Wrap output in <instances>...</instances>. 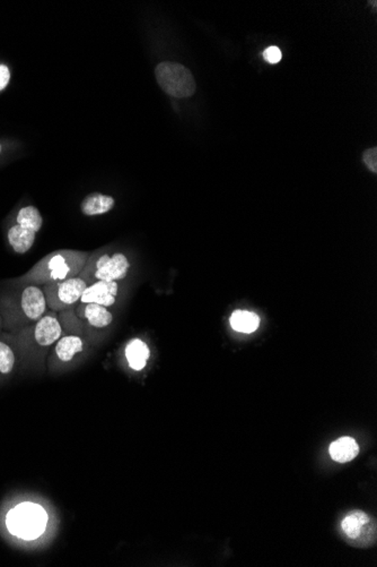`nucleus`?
I'll return each instance as SVG.
<instances>
[{
	"label": "nucleus",
	"mask_w": 377,
	"mask_h": 567,
	"mask_svg": "<svg viewBox=\"0 0 377 567\" xmlns=\"http://www.w3.org/2000/svg\"><path fill=\"white\" fill-rule=\"evenodd\" d=\"M342 529L344 536L358 545H367L376 534L372 519L361 511L350 512L342 520Z\"/></svg>",
	"instance_id": "nucleus-7"
},
{
	"label": "nucleus",
	"mask_w": 377,
	"mask_h": 567,
	"mask_svg": "<svg viewBox=\"0 0 377 567\" xmlns=\"http://www.w3.org/2000/svg\"><path fill=\"white\" fill-rule=\"evenodd\" d=\"M86 288L87 283L81 277H75L60 282L43 285V292L47 305L59 312L79 302Z\"/></svg>",
	"instance_id": "nucleus-5"
},
{
	"label": "nucleus",
	"mask_w": 377,
	"mask_h": 567,
	"mask_svg": "<svg viewBox=\"0 0 377 567\" xmlns=\"http://www.w3.org/2000/svg\"><path fill=\"white\" fill-rule=\"evenodd\" d=\"M230 321L234 330L247 334L257 331L260 325L259 316L247 310H236L230 316Z\"/></svg>",
	"instance_id": "nucleus-15"
},
{
	"label": "nucleus",
	"mask_w": 377,
	"mask_h": 567,
	"mask_svg": "<svg viewBox=\"0 0 377 567\" xmlns=\"http://www.w3.org/2000/svg\"><path fill=\"white\" fill-rule=\"evenodd\" d=\"M42 224H43V219L36 207H23L17 214V224L26 229L38 232L41 229Z\"/></svg>",
	"instance_id": "nucleus-17"
},
{
	"label": "nucleus",
	"mask_w": 377,
	"mask_h": 567,
	"mask_svg": "<svg viewBox=\"0 0 377 567\" xmlns=\"http://www.w3.org/2000/svg\"><path fill=\"white\" fill-rule=\"evenodd\" d=\"M157 83L164 92L174 98H188L196 92L197 84L191 72L178 62H164L155 68Z\"/></svg>",
	"instance_id": "nucleus-4"
},
{
	"label": "nucleus",
	"mask_w": 377,
	"mask_h": 567,
	"mask_svg": "<svg viewBox=\"0 0 377 567\" xmlns=\"http://www.w3.org/2000/svg\"><path fill=\"white\" fill-rule=\"evenodd\" d=\"M130 264L123 254H116L113 256L101 255L97 258H87L86 264L78 277L87 283V285L99 282V281H119L127 277Z\"/></svg>",
	"instance_id": "nucleus-3"
},
{
	"label": "nucleus",
	"mask_w": 377,
	"mask_h": 567,
	"mask_svg": "<svg viewBox=\"0 0 377 567\" xmlns=\"http://www.w3.org/2000/svg\"><path fill=\"white\" fill-rule=\"evenodd\" d=\"M20 289L11 292L9 305L14 306L28 321H39L47 312V300H45L43 289L39 285H21ZM17 312V313H18Z\"/></svg>",
	"instance_id": "nucleus-6"
},
{
	"label": "nucleus",
	"mask_w": 377,
	"mask_h": 567,
	"mask_svg": "<svg viewBox=\"0 0 377 567\" xmlns=\"http://www.w3.org/2000/svg\"><path fill=\"white\" fill-rule=\"evenodd\" d=\"M0 153H1V145H0Z\"/></svg>",
	"instance_id": "nucleus-22"
},
{
	"label": "nucleus",
	"mask_w": 377,
	"mask_h": 567,
	"mask_svg": "<svg viewBox=\"0 0 377 567\" xmlns=\"http://www.w3.org/2000/svg\"><path fill=\"white\" fill-rule=\"evenodd\" d=\"M47 514L39 504L26 503L15 506L7 513L6 525L13 536L24 540L39 538L45 531Z\"/></svg>",
	"instance_id": "nucleus-2"
},
{
	"label": "nucleus",
	"mask_w": 377,
	"mask_h": 567,
	"mask_svg": "<svg viewBox=\"0 0 377 567\" xmlns=\"http://www.w3.org/2000/svg\"><path fill=\"white\" fill-rule=\"evenodd\" d=\"M264 58L270 64H278L283 58V53L279 48L272 45L264 50Z\"/></svg>",
	"instance_id": "nucleus-20"
},
{
	"label": "nucleus",
	"mask_w": 377,
	"mask_h": 567,
	"mask_svg": "<svg viewBox=\"0 0 377 567\" xmlns=\"http://www.w3.org/2000/svg\"><path fill=\"white\" fill-rule=\"evenodd\" d=\"M89 254L76 251H58L42 258L18 279L20 285H43L78 277L86 264Z\"/></svg>",
	"instance_id": "nucleus-1"
},
{
	"label": "nucleus",
	"mask_w": 377,
	"mask_h": 567,
	"mask_svg": "<svg viewBox=\"0 0 377 567\" xmlns=\"http://www.w3.org/2000/svg\"><path fill=\"white\" fill-rule=\"evenodd\" d=\"M329 453H330L333 461L347 463V462L352 461L358 456L359 446L355 439L351 437H342V439L333 441L329 448Z\"/></svg>",
	"instance_id": "nucleus-11"
},
{
	"label": "nucleus",
	"mask_w": 377,
	"mask_h": 567,
	"mask_svg": "<svg viewBox=\"0 0 377 567\" xmlns=\"http://www.w3.org/2000/svg\"><path fill=\"white\" fill-rule=\"evenodd\" d=\"M83 340L78 336H70L60 338L56 346L57 357L67 363L75 357L76 353L83 351Z\"/></svg>",
	"instance_id": "nucleus-16"
},
{
	"label": "nucleus",
	"mask_w": 377,
	"mask_h": 567,
	"mask_svg": "<svg viewBox=\"0 0 377 567\" xmlns=\"http://www.w3.org/2000/svg\"><path fill=\"white\" fill-rule=\"evenodd\" d=\"M364 163L369 170L376 174L377 172V148H368L363 155Z\"/></svg>",
	"instance_id": "nucleus-19"
},
{
	"label": "nucleus",
	"mask_w": 377,
	"mask_h": 567,
	"mask_svg": "<svg viewBox=\"0 0 377 567\" xmlns=\"http://www.w3.org/2000/svg\"><path fill=\"white\" fill-rule=\"evenodd\" d=\"M35 235L36 232L16 224L9 230V241L17 254H26L33 246Z\"/></svg>",
	"instance_id": "nucleus-12"
},
{
	"label": "nucleus",
	"mask_w": 377,
	"mask_h": 567,
	"mask_svg": "<svg viewBox=\"0 0 377 567\" xmlns=\"http://www.w3.org/2000/svg\"><path fill=\"white\" fill-rule=\"evenodd\" d=\"M119 287L116 281H99L93 285H87V288L81 294V304H97V305L110 307L114 305L116 297L118 296Z\"/></svg>",
	"instance_id": "nucleus-8"
},
{
	"label": "nucleus",
	"mask_w": 377,
	"mask_h": 567,
	"mask_svg": "<svg viewBox=\"0 0 377 567\" xmlns=\"http://www.w3.org/2000/svg\"><path fill=\"white\" fill-rule=\"evenodd\" d=\"M150 355L147 344L139 338L133 340L130 343L128 344L127 349H125V356H127L129 366L135 370H142L146 367Z\"/></svg>",
	"instance_id": "nucleus-14"
},
{
	"label": "nucleus",
	"mask_w": 377,
	"mask_h": 567,
	"mask_svg": "<svg viewBox=\"0 0 377 567\" xmlns=\"http://www.w3.org/2000/svg\"><path fill=\"white\" fill-rule=\"evenodd\" d=\"M114 203L116 202L111 196L100 193L89 194L81 202V213L87 216H100L111 211Z\"/></svg>",
	"instance_id": "nucleus-10"
},
{
	"label": "nucleus",
	"mask_w": 377,
	"mask_h": 567,
	"mask_svg": "<svg viewBox=\"0 0 377 567\" xmlns=\"http://www.w3.org/2000/svg\"><path fill=\"white\" fill-rule=\"evenodd\" d=\"M15 365L14 352L4 342H0V374L9 375Z\"/></svg>",
	"instance_id": "nucleus-18"
},
{
	"label": "nucleus",
	"mask_w": 377,
	"mask_h": 567,
	"mask_svg": "<svg viewBox=\"0 0 377 567\" xmlns=\"http://www.w3.org/2000/svg\"><path fill=\"white\" fill-rule=\"evenodd\" d=\"M81 312H83V316L89 324L96 329L108 326L113 321L112 314L106 307L97 304H81Z\"/></svg>",
	"instance_id": "nucleus-13"
},
{
	"label": "nucleus",
	"mask_w": 377,
	"mask_h": 567,
	"mask_svg": "<svg viewBox=\"0 0 377 567\" xmlns=\"http://www.w3.org/2000/svg\"><path fill=\"white\" fill-rule=\"evenodd\" d=\"M62 325L53 315L42 316L34 326L33 336L36 343L49 347L62 336Z\"/></svg>",
	"instance_id": "nucleus-9"
},
{
	"label": "nucleus",
	"mask_w": 377,
	"mask_h": 567,
	"mask_svg": "<svg viewBox=\"0 0 377 567\" xmlns=\"http://www.w3.org/2000/svg\"><path fill=\"white\" fill-rule=\"evenodd\" d=\"M9 79H11V74H9V67H6L5 65H0V91H3L7 87Z\"/></svg>",
	"instance_id": "nucleus-21"
}]
</instances>
